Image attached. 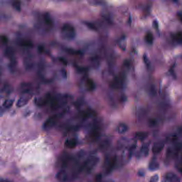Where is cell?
<instances>
[{"label":"cell","mask_w":182,"mask_h":182,"mask_svg":"<svg viewBox=\"0 0 182 182\" xmlns=\"http://www.w3.org/2000/svg\"><path fill=\"white\" fill-rule=\"evenodd\" d=\"M71 97L65 94H58L52 96L50 101V106L52 110H57L64 106L69 102Z\"/></svg>","instance_id":"obj_1"},{"label":"cell","mask_w":182,"mask_h":182,"mask_svg":"<svg viewBox=\"0 0 182 182\" xmlns=\"http://www.w3.org/2000/svg\"><path fill=\"white\" fill-rule=\"evenodd\" d=\"M77 35L75 28L72 24L66 23L63 24L60 30V37L65 40L71 41L75 39Z\"/></svg>","instance_id":"obj_2"},{"label":"cell","mask_w":182,"mask_h":182,"mask_svg":"<svg viewBox=\"0 0 182 182\" xmlns=\"http://www.w3.org/2000/svg\"><path fill=\"white\" fill-rule=\"evenodd\" d=\"M60 114H54L53 116H50L45 120L43 124V128L45 130H49L52 128L58 122L60 119Z\"/></svg>","instance_id":"obj_3"},{"label":"cell","mask_w":182,"mask_h":182,"mask_svg":"<svg viewBox=\"0 0 182 182\" xmlns=\"http://www.w3.org/2000/svg\"><path fill=\"white\" fill-rule=\"evenodd\" d=\"M52 96L50 95L46 94L42 96L39 97L35 98L34 103L38 107H43L50 103Z\"/></svg>","instance_id":"obj_4"},{"label":"cell","mask_w":182,"mask_h":182,"mask_svg":"<svg viewBox=\"0 0 182 182\" xmlns=\"http://www.w3.org/2000/svg\"><path fill=\"white\" fill-rule=\"evenodd\" d=\"M32 88V85L30 82H22L18 86L17 88L18 91L22 95L30 94V90Z\"/></svg>","instance_id":"obj_5"},{"label":"cell","mask_w":182,"mask_h":182,"mask_svg":"<svg viewBox=\"0 0 182 182\" xmlns=\"http://www.w3.org/2000/svg\"><path fill=\"white\" fill-rule=\"evenodd\" d=\"M32 97V96L30 94L22 95V96L20 97V98L18 99L16 103L17 107L20 108L26 106L28 104L29 101H30Z\"/></svg>","instance_id":"obj_6"},{"label":"cell","mask_w":182,"mask_h":182,"mask_svg":"<svg viewBox=\"0 0 182 182\" xmlns=\"http://www.w3.org/2000/svg\"><path fill=\"white\" fill-rule=\"evenodd\" d=\"M161 182H180V179L175 173L168 172L163 176Z\"/></svg>","instance_id":"obj_7"},{"label":"cell","mask_w":182,"mask_h":182,"mask_svg":"<svg viewBox=\"0 0 182 182\" xmlns=\"http://www.w3.org/2000/svg\"><path fill=\"white\" fill-rule=\"evenodd\" d=\"M98 161V159L96 157H91L86 161L84 164L82 169L85 170L86 171H89L96 165Z\"/></svg>","instance_id":"obj_8"},{"label":"cell","mask_w":182,"mask_h":182,"mask_svg":"<svg viewBox=\"0 0 182 182\" xmlns=\"http://www.w3.org/2000/svg\"><path fill=\"white\" fill-rule=\"evenodd\" d=\"M69 173L66 170L63 169L58 171V173L56 175L57 179L61 182H67L69 180Z\"/></svg>","instance_id":"obj_9"},{"label":"cell","mask_w":182,"mask_h":182,"mask_svg":"<svg viewBox=\"0 0 182 182\" xmlns=\"http://www.w3.org/2000/svg\"><path fill=\"white\" fill-rule=\"evenodd\" d=\"M5 56L8 58H9L11 60L12 64H15V52L13 49L11 47L6 48L5 50Z\"/></svg>","instance_id":"obj_10"},{"label":"cell","mask_w":182,"mask_h":182,"mask_svg":"<svg viewBox=\"0 0 182 182\" xmlns=\"http://www.w3.org/2000/svg\"><path fill=\"white\" fill-rule=\"evenodd\" d=\"M165 146L164 142L162 141H157L153 144L152 147V152L154 154H158L163 150Z\"/></svg>","instance_id":"obj_11"},{"label":"cell","mask_w":182,"mask_h":182,"mask_svg":"<svg viewBox=\"0 0 182 182\" xmlns=\"http://www.w3.org/2000/svg\"><path fill=\"white\" fill-rule=\"evenodd\" d=\"M44 22L47 26L52 27L54 25V20L52 18V16L48 12H45L43 15V17Z\"/></svg>","instance_id":"obj_12"},{"label":"cell","mask_w":182,"mask_h":182,"mask_svg":"<svg viewBox=\"0 0 182 182\" xmlns=\"http://www.w3.org/2000/svg\"><path fill=\"white\" fill-rule=\"evenodd\" d=\"M86 88L89 91H93L96 89V84L93 80L88 78L86 81Z\"/></svg>","instance_id":"obj_13"},{"label":"cell","mask_w":182,"mask_h":182,"mask_svg":"<svg viewBox=\"0 0 182 182\" xmlns=\"http://www.w3.org/2000/svg\"><path fill=\"white\" fill-rule=\"evenodd\" d=\"M77 141L75 138L67 139L65 142V146L70 149L74 148L77 146Z\"/></svg>","instance_id":"obj_14"},{"label":"cell","mask_w":182,"mask_h":182,"mask_svg":"<svg viewBox=\"0 0 182 182\" xmlns=\"http://www.w3.org/2000/svg\"><path fill=\"white\" fill-rule=\"evenodd\" d=\"M24 65L26 69H28V70H30L33 67L34 62H33V58L30 56L26 57L24 59Z\"/></svg>","instance_id":"obj_15"},{"label":"cell","mask_w":182,"mask_h":182,"mask_svg":"<svg viewBox=\"0 0 182 182\" xmlns=\"http://www.w3.org/2000/svg\"><path fill=\"white\" fill-rule=\"evenodd\" d=\"M12 90L13 89L11 85L9 84H5L1 89V94H5V95L10 94L12 92Z\"/></svg>","instance_id":"obj_16"},{"label":"cell","mask_w":182,"mask_h":182,"mask_svg":"<svg viewBox=\"0 0 182 182\" xmlns=\"http://www.w3.org/2000/svg\"><path fill=\"white\" fill-rule=\"evenodd\" d=\"M148 169L151 171H155L159 168V163L156 160H151L148 165Z\"/></svg>","instance_id":"obj_17"},{"label":"cell","mask_w":182,"mask_h":182,"mask_svg":"<svg viewBox=\"0 0 182 182\" xmlns=\"http://www.w3.org/2000/svg\"><path fill=\"white\" fill-rule=\"evenodd\" d=\"M14 101H15L14 99H7L6 100H5L4 102L3 103L2 107L5 110L9 109L13 105Z\"/></svg>","instance_id":"obj_18"},{"label":"cell","mask_w":182,"mask_h":182,"mask_svg":"<svg viewBox=\"0 0 182 182\" xmlns=\"http://www.w3.org/2000/svg\"><path fill=\"white\" fill-rule=\"evenodd\" d=\"M116 156H113L112 157L109 162L108 163V166L107 167V173H109L111 171H112V170L114 166H115L116 164Z\"/></svg>","instance_id":"obj_19"},{"label":"cell","mask_w":182,"mask_h":182,"mask_svg":"<svg viewBox=\"0 0 182 182\" xmlns=\"http://www.w3.org/2000/svg\"><path fill=\"white\" fill-rule=\"evenodd\" d=\"M128 130V127L127 124L123 123H121L119 124L118 127V133L119 134H123Z\"/></svg>","instance_id":"obj_20"},{"label":"cell","mask_w":182,"mask_h":182,"mask_svg":"<svg viewBox=\"0 0 182 182\" xmlns=\"http://www.w3.org/2000/svg\"><path fill=\"white\" fill-rule=\"evenodd\" d=\"M149 151V145L148 144H145L142 146L141 150V156H145L148 155Z\"/></svg>","instance_id":"obj_21"},{"label":"cell","mask_w":182,"mask_h":182,"mask_svg":"<svg viewBox=\"0 0 182 182\" xmlns=\"http://www.w3.org/2000/svg\"><path fill=\"white\" fill-rule=\"evenodd\" d=\"M148 136V134L145 132L139 131L136 133L135 137L139 141H143Z\"/></svg>","instance_id":"obj_22"},{"label":"cell","mask_w":182,"mask_h":182,"mask_svg":"<svg viewBox=\"0 0 182 182\" xmlns=\"http://www.w3.org/2000/svg\"><path fill=\"white\" fill-rule=\"evenodd\" d=\"M20 45L24 47H32L33 43L28 40H23L20 42Z\"/></svg>","instance_id":"obj_23"},{"label":"cell","mask_w":182,"mask_h":182,"mask_svg":"<svg viewBox=\"0 0 182 182\" xmlns=\"http://www.w3.org/2000/svg\"><path fill=\"white\" fill-rule=\"evenodd\" d=\"M84 23L88 28H89L91 30H94V31H97L98 30V29L97 28L96 26H95V25L91 22L84 21Z\"/></svg>","instance_id":"obj_24"},{"label":"cell","mask_w":182,"mask_h":182,"mask_svg":"<svg viewBox=\"0 0 182 182\" xmlns=\"http://www.w3.org/2000/svg\"><path fill=\"white\" fill-rule=\"evenodd\" d=\"M12 7L16 11H20L22 9V4L20 1H15L12 3Z\"/></svg>","instance_id":"obj_25"},{"label":"cell","mask_w":182,"mask_h":182,"mask_svg":"<svg viewBox=\"0 0 182 182\" xmlns=\"http://www.w3.org/2000/svg\"><path fill=\"white\" fill-rule=\"evenodd\" d=\"M145 40L146 42L148 43H152L153 41V37L152 33L150 32H148L146 34Z\"/></svg>","instance_id":"obj_26"},{"label":"cell","mask_w":182,"mask_h":182,"mask_svg":"<svg viewBox=\"0 0 182 182\" xmlns=\"http://www.w3.org/2000/svg\"><path fill=\"white\" fill-rule=\"evenodd\" d=\"M176 168L178 171L182 173V157L181 160L176 164Z\"/></svg>","instance_id":"obj_27"},{"label":"cell","mask_w":182,"mask_h":182,"mask_svg":"<svg viewBox=\"0 0 182 182\" xmlns=\"http://www.w3.org/2000/svg\"><path fill=\"white\" fill-rule=\"evenodd\" d=\"M176 40L179 42H182V32L178 33L176 36Z\"/></svg>","instance_id":"obj_28"},{"label":"cell","mask_w":182,"mask_h":182,"mask_svg":"<svg viewBox=\"0 0 182 182\" xmlns=\"http://www.w3.org/2000/svg\"><path fill=\"white\" fill-rule=\"evenodd\" d=\"M159 181V176L158 175H154L151 178L150 182H158Z\"/></svg>","instance_id":"obj_29"},{"label":"cell","mask_w":182,"mask_h":182,"mask_svg":"<svg viewBox=\"0 0 182 182\" xmlns=\"http://www.w3.org/2000/svg\"><path fill=\"white\" fill-rule=\"evenodd\" d=\"M143 59L144 62L145 63V64L146 65H150V61L148 60V57L146 56V55H144L143 56Z\"/></svg>","instance_id":"obj_30"},{"label":"cell","mask_w":182,"mask_h":182,"mask_svg":"<svg viewBox=\"0 0 182 182\" xmlns=\"http://www.w3.org/2000/svg\"><path fill=\"white\" fill-rule=\"evenodd\" d=\"M145 173V171L144 169H140L138 171V175L140 176H144Z\"/></svg>","instance_id":"obj_31"},{"label":"cell","mask_w":182,"mask_h":182,"mask_svg":"<svg viewBox=\"0 0 182 182\" xmlns=\"http://www.w3.org/2000/svg\"><path fill=\"white\" fill-rule=\"evenodd\" d=\"M1 40L4 43H7L8 41V39L6 36L5 35H1Z\"/></svg>","instance_id":"obj_32"},{"label":"cell","mask_w":182,"mask_h":182,"mask_svg":"<svg viewBox=\"0 0 182 182\" xmlns=\"http://www.w3.org/2000/svg\"><path fill=\"white\" fill-rule=\"evenodd\" d=\"M150 124L151 126H153V125H155V122L154 121V120H151L150 121Z\"/></svg>","instance_id":"obj_33"},{"label":"cell","mask_w":182,"mask_h":182,"mask_svg":"<svg viewBox=\"0 0 182 182\" xmlns=\"http://www.w3.org/2000/svg\"><path fill=\"white\" fill-rule=\"evenodd\" d=\"M1 182H10V181H9V180H5V179H4V180H2H2H1Z\"/></svg>","instance_id":"obj_34"}]
</instances>
